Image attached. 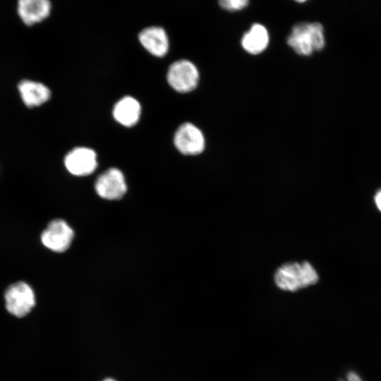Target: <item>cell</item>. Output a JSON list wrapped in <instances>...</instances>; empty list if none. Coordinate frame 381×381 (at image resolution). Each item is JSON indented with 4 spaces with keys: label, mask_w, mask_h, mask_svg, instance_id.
I'll return each mask as SVG.
<instances>
[{
    "label": "cell",
    "mask_w": 381,
    "mask_h": 381,
    "mask_svg": "<svg viewBox=\"0 0 381 381\" xmlns=\"http://www.w3.org/2000/svg\"><path fill=\"white\" fill-rule=\"evenodd\" d=\"M138 40L143 48L154 56L163 57L169 51V38L162 27L150 26L143 29L138 34Z\"/></svg>",
    "instance_id": "cell-9"
},
{
    "label": "cell",
    "mask_w": 381,
    "mask_h": 381,
    "mask_svg": "<svg viewBox=\"0 0 381 381\" xmlns=\"http://www.w3.org/2000/svg\"><path fill=\"white\" fill-rule=\"evenodd\" d=\"M248 3L247 0H222L219 2L222 8L231 11L242 10L248 6Z\"/></svg>",
    "instance_id": "cell-14"
},
{
    "label": "cell",
    "mask_w": 381,
    "mask_h": 381,
    "mask_svg": "<svg viewBox=\"0 0 381 381\" xmlns=\"http://www.w3.org/2000/svg\"><path fill=\"white\" fill-rule=\"evenodd\" d=\"M112 115L119 124L128 128L132 127L140 120L141 105L133 97L124 96L114 104Z\"/></svg>",
    "instance_id": "cell-10"
},
{
    "label": "cell",
    "mask_w": 381,
    "mask_h": 381,
    "mask_svg": "<svg viewBox=\"0 0 381 381\" xmlns=\"http://www.w3.org/2000/svg\"><path fill=\"white\" fill-rule=\"evenodd\" d=\"M64 165L68 171L78 176L91 174L97 167L95 151L87 147H76L64 157Z\"/></svg>",
    "instance_id": "cell-8"
},
{
    "label": "cell",
    "mask_w": 381,
    "mask_h": 381,
    "mask_svg": "<svg viewBox=\"0 0 381 381\" xmlns=\"http://www.w3.org/2000/svg\"><path fill=\"white\" fill-rule=\"evenodd\" d=\"M6 308L14 316L27 315L35 305V295L31 286L24 282L10 285L4 293Z\"/></svg>",
    "instance_id": "cell-3"
},
{
    "label": "cell",
    "mask_w": 381,
    "mask_h": 381,
    "mask_svg": "<svg viewBox=\"0 0 381 381\" xmlns=\"http://www.w3.org/2000/svg\"><path fill=\"white\" fill-rule=\"evenodd\" d=\"M375 202L377 209L381 212V189L375 194Z\"/></svg>",
    "instance_id": "cell-16"
},
{
    "label": "cell",
    "mask_w": 381,
    "mask_h": 381,
    "mask_svg": "<svg viewBox=\"0 0 381 381\" xmlns=\"http://www.w3.org/2000/svg\"><path fill=\"white\" fill-rule=\"evenodd\" d=\"M274 280L279 289L294 292L315 284L319 280V275L308 261L290 262L278 267Z\"/></svg>",
    "instance_id": "cell-1"
},
{
    "label": "cell",
    "mask_w": 381,
    "mask_h": 381,
    "mask_svg": "<svg viewBox=\"0 0 381 381\" xmlns=\"http://www.w3.org/2000/svg\"><path fill=\"white\" fill-rule=\"evenodd\" d=\"M102 381H116V380H114V379H113V378L108 377V378L104 379V380H102Z\"/></svg>",
    "instance_id": "cell-17"
},
{
    "label": "cell",
    "mask_w": 381,
    "mask_h": 381,
    "mask_svg": "<svg viewBox=\"0 0 381 381\" xmlns=\"http://www.w3.org/2000/svg\"><path fill=\"white\" fill-rule=\"evenodd\" d=\"M174 144L181 154L193 156L203 152L205 140L202 131L196 126L184 123L176 131Z\"/></svg>",
    "instance_id": "cell-6"
},
{
    "label": "cell",
    "mask_w": 381,
    "mask_h": 381,
    "mask_svg": "<svg viewBox=\"0 0 381 381\" xmlns=\"http://www.w3.org/2000/svg\"><path fill=\"white\" fill-rule=\"evenodd\" d=\"M325 34L319 23H300L295 25L287 37V44L295 52L309 56L325 46Z\"/></svg>",
    "instance_id": "cell-2"
},
{
    "label": "cell",
    "mask_w": 381,
    "mask_h": 381,
    "mask_svg": "<svg viewBox=\"0 0 381 381\" xmlns=\"http://www.w3.org/2000/svg\"><path fill=\"white\" fill-rule=\"evenodd\" d=\"M74 236L71 227L63 219L51 221L41 234V241L48 249L63 253L71 246Z\"/></svg>",
    "instance_id": "cell-5"
},
{
    "label": "cell",
    "mask_w": 381,
    "mask_h": 381,
    "mask_svg": "<svg viewBox=\"0 0 381 381\" xmlns=\"http://www.w3.org/2000/svg\"><path fill=\"white\" fill-rule=\"evenodd\" d=\"M346 380L340 381H363L361 377L354 371H350L346 375Z\"/></svg>",
    "instance_id": "cell-15"
},
{
    "label": "cell",
    "mask_w": 381,
    "mask_h": 381,
    "mask_svg": "<svg viewBox=\"0 0 381 381\" xmlns=\"http://www.w3.org/2000/svg\"><path fill=\"white\" fill-rule=\"evenodd\" d=\"M18 90L24 104L29 107L40 106L51 97L49 89L43 83L25 80L18 85Z\"/></svg>",
    "instance_id": "cell-12"
},
{
    "label": "cell",
    "mask_w": 381,
    "mask_h": 381,
    "mask_svg": "<svg viewBox=\"0 0 381 381\" xmlns=\"http://www.w3.org/2000/svg\"><path fill=\"white\" fill-rule=\"evenodd\" d=\"M269 33L265 26L259 23L253 24L242 39L241 45L250 54H258L268 46Z\"/></svg>",
    "instance_id": "cell-13"
},
{
    "label": "cell",
    "mask_w": 381,
    "mask_h": 381,
    "mask_svg": "<svg viewBox=\"0 0 381 381\" xmlns=\"http://www.w3.org/2000/svg\"><path fill=\"white\" fill-rule=\"evenodd\" d=\"M52 5L47 0H21L18 5V12L22 20L31 25L48 17Z\"/></svg>",
    "instance_id": "cell-11"
},
{
    "label": "cell",
    "mask_w": 381,
    "mask_h": 381,
    "mask_svg": "<svg viewBox=\"0 0 381 381\" xmlns=\"http://www.w3.org/2000/svg\"><path fill=\"white\" fill-rule=\"evenodd\" d=\"M99 196L107 200L121 198L127 190L125 177L119 169L110 168L101 174L95 183Z\"/></svg>",
    "instance_id": "cell-7"
},
{
    "label": "cell",
    "mask_w": 381,
    "mask_h": 381,
    "mask_svg": "<svg viewBox=\"0 0 381 381\" xmlns=\"http://www.w3.org/2000/svg\"><path fill=\"white\" fill-rule=\"evenodd\" d=\"M169 85L176 92L186 93L193 90L199 81V72L195 64L186 59L172 63L167 71Z\"/></svg>",
    "instance_id": "cell-4"
}]
</instances>
